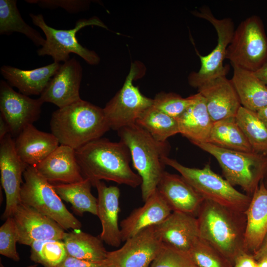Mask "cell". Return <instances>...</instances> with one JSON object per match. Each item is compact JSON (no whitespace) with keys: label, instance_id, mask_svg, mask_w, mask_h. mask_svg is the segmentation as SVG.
<instances>
[{"label":"cell","instance_id":"cell-1","mask_svg":"<svg viewBox=\"0 0 267 267\" xmlns=\"http://www.w3.org/2000/svg\"><path fill=\"white\" fill-rule=\"evenodd\" d=\"M76 159L85 178L92 186L101 180L112 181L133 188L142 180L130 166V151L122 141L100 138L75 150Z\"/></svg>","mask_w":267,"mask_h":267},{"label":"cell","instance_id":"cell-2","mask_svg":"<svg viewBox=\"0 0 267 267\" xmlns=\"http://www.w3.org/2000/svg\"><path fill=\"white\" fill-rule=\"evenodd\" d=\"M199 236L218 251L232 265L245 251V212L236 211L204 199L196 216Z\"/></svg>","mask_w":267,"mask_h":267},{"label":"cell","instance_id":"cell-3","mask_svg":"<svg viewBox=\"0 0 267 267\" xmlns=\"http://www.w3.org/2000/svg\"><path fill=\"white\" fill-rule=\"evenodd\" d=\"M50 127L60 145L75 150L110 129L103 108L82 99L53 112Z\"/></svg>","mask_w":267,"mask_h":267},{"label":"cell","instance_id":"cell-4","mask_svg":"<svg viewBox=\"0 0 267 267\" xmlns=\"http://www.w3.org/2000/svg\"><path fill=\"white\" fill-rule=\"evenodd\" d=\"M117 132L120 141L128 147L134 167L141 178V197L145 202L157 190L165 172L163 158L168 157L170 145L167 141L156 140L136 124Z\"/></svg>","mask_w":267,"mask_h":267},{"label":"cell","instance_id":"cell-5","mask_svg":"<svg viewBox=\"0 0 267 267\" xmlns=\"http://www.w3.org/2000/svg\"><path fill=\"white\" fill-rule=\"evenodd\" d=\"M194 145L214 157L225 179L233 186H240L251 197L267 176V155L228 149L209 142Z\"/></svg>","mask_w":267,"mask_h":267},{"label":"cell","instance_id":"cell-6","mask_svg":"<svg viewBox=\"0 0 267 267\" xmlns=\"http://www.w3.org/2000/svg\"><path fill=\"white\" fill-rule=\"evenodd\" d=\"M163 161L179 173L204 199L238 211L245 212L247 209L251 197L236 190L213 171L209 164L199 169L186 167L168 157H165Z\"/></svg>","mask_w":267,"mask_h":267},{"label":"cell","instance_id":"cell-7","mask_svg":"<svg viewBox=\"0 0 267 267\" xmlns=\"http://www.w3.org/2000/svg\"><path fill=\"white\" fill-rule=\"evenodd\" d=\"M29 16L33 23L39 27L45 36L44 45L37 50L39 56L48 55L52 57L54 62L64 63L70 59V54L74 53L90 65L98 64L100 58L98 54L83 46L76 37L77 32L86 26H97L107 29L98 17L79 19L72 29H56L46 23L42 14L30 13Z\"/></svg>","mask_w":267,"mask_h":267},{"label":"cell","instance_id":"cell-8","mask_svg":"<svg viewBox=\"0 0 267 267\" xmlns=\"http://www.w3.org/2000/svg\"><path fill=\"white\" fill-rule=\"evenodd\" d=\"M20 192L21 203L56 222L63 229L79 230L81 222L67 209L52 184L35 166H28L23 174Z\"/></svg>","mask_w":267,"mask_h":267},{"label":"cell","instance_id":"cell-9","mask_svg":"<svg viewBox=\"0 0 267 267\" xmlns=\"http://www.w3.org/2000/svg\"><path fill=\"white\" fill-rule=\"evenodd\" d=\"M225 59L232 66L253 72L267 62V36L259 16L252 15L240 23L227 48Z\"/></svg>","mask_w":267,"mask_h":267},{"label":"cell","instance_id":"cell-10","mask_svg":"<svg viewBox=\"0 0 267 267\" xmlns=\"http://www.w3.org/2000/svg\"><path fill=\"white\" fill-rule=\"evenodd\" d=\"M193 14L210 22L215 28L218 36L216 46L205 56L199 54L200 68L197 72L190 73L188 78L189 85L198 88L210 80L225 76L227 69L223 65V61L235 29L231 18L218 19L206 6L202 7L199 11H194Z\"/></svg>","mask_w":267,"mask_h":267},{"label":"cell","instance_id":"cell-11","mask_svg":"<svg viewBox=\"0 0 267 267\" xmlns=\"http://www.w3.org/2000/svg\"><path fill=\"white\" fill-rule=\"evenodd\" d=\"M136 69L132 64L122 88L103 108L110 129L118 131L136 124L142 114L153 105V99L143 95L133 84Z\"/></svg>","mask_w":267,"mask_h":267},{"label":"cell","instance_id":"cell-12","mask_svg":"<svg viewBox=\"0 0 267 267\" xmlns=\"http://www.w3.org/2000/svg\"><path fill=\"white\" fill-rule=\"evenodd\" d=\"M28 166L17 154L14 140L8 134L0 141V181L6 198L3 219L12 217L21 203L22 176Z\"/></svg>","mask_w":267,"mask_h":267},{"label":"cell","instance_id":"cell-13","mask_svg":"<svg viewBox=\"0 0 267 267\" xmlns=\"http://www.w3.org/2000/svg\"><path fill=\"white\" fill-rule=\"evenodd\" d=\"M43 102L18 92L6 81H0V115L7 124L10 134L18 135L40 117Z\"/></svg>","mask_w":267,"mask_h":267},{"label":"cell","instance_id":"cell-14","mask_svg":"<svg viewBox=\"0 0 267 267\" xmlns=\"http://www.w3.org/2000/svg\"><path fill=\"white\" fill-rule=\"evenodd\" d=\"M125 242L120 249L108 252L107 263L116 267H149L163 243L155 225L145 228Z\"/></svg>","mask_w":267,"mask_h":267},{"label":"cell","instance_id":"cell-15","mask_svg":"<svg viewBox=\"0 0 267 267\" xmlns=\"http://www.w3.org/2000/svg\"><path fill=\"white\" fill-rule=\"evenodd\" d=\"M82 78V67L73 57L61 64L40 95L43 102L54 104L58 108L68 106L81 99L80 88Z\"/></svg>","mask_w":267,"mask_h":267},{"label":"cell","instance_id":"cell-16","mask_svg":"<svg viewBox=\"0 0 267 267\" xmlns=\"http://www.w3.org/2000/svg\"><path fill=\"white\" fill-rule=\"evenodd\" d=\"M18 234V243L31 246L34 242L63 240L66 232L56 222L35 209L20 203L12 217Z\"/></svg>","mask_w":267,"mask_h":267},{"label":"cell","instance_id":"cell-17","mask_svg":"<svg viewBox=\"0 0 267 267\" xmlns=\"http://www.w3.org/2000/svg\"><path fill=\"white\" fill-rule=\"evenodd\" d=\"M197 89L213 122L236 117L241 105L231 80L226 76L210 80Z\"/></svg>","mask_w":267,"mask_h":267},{"label":"cell","instance_id":"cell-18","mask_svg":"<svg viewBox=\"0 0 267 267\" xmlns=\"http://www.w3.org/2000/svg\"><path fill=\"white\" fill-rule=\"evenodd\" d=\"M155 229L163 243L187 253L200 237L197 217L180 212L173 211Z\"/></svg>","mask_w":267,"mask_h":267},{"label":"cell","instance_id":"cell-19","mask_svg":"<svg viewBox=\"0 0 267 267\" xmlns=\"http://www.w3.org/2000/svg\"><path fill=\"white\" fill-rule=\"evenodd\" d=\"M94 186L98 193L97 216L102 226L99 238L107 245L118 247L122 242L118 224L120 189L116 186H107L101 181Z\"/></svg>","mask_w":267,"mask_h":267},{"label":"cell","instance_id":"cell-20","mask_svg":"<svg viewBox=\"0 0 267 267\" xmlns=\"http://www.w3.org/2000/svg\"><path fill=\"white\" fill-rule=\"evenodd\" d=\"M157 190L172 211L197 216L204 199L180 175L165 171Z\"/></svg>","mask_w":267,"mask_h":267},{"label":"cell","instance_id":"cell-21","mask_svg":"<svg viewBox=\"0 0 267 267\" xmlns=\"http://www.w3.org/2000/svg\"><path fill=\"white\" fill-rule=\"evenodd\" d=\"M35 167L51 184L72 183L85 178L76 159L75 150L66 145H60Z\"/></svg>","mask_w":267,"mask_h":267},{"label":"cell","instance_id":"cell-22","mask_svg":"<svg viewBox=\"0 0 267 267\" xmlns=\"http://www.w3.org/2000/svg\"><path fill=\"white\" fill-rule=\"evenodd\" d=\"M120 222L122 242L163 221L173 211L157 190Z\"/></svg>","mask_w":267,"mask_h":267},{"label":"cell","instance_id":"cell-23","mask_svg":"<svg viewBox=\"0 0 267 267\" xmlns=\"http://www.w3.org/2000/svg\"><path fill=\"white\" fill-rule=\"evenodd\" d=\"M14 142L19 157L32 166L43 161L59 146L58 139L51 133L41 131L33 125L26 127Z\"/></svg>","mask_w":267,"mask_h":267},{"label":"cell","instance_id":"cell-24","mask_svg":"<svg viewBox=\"0 0 267 267\" xmlns=\"http://www.w3.org/2000/svg\"><path fill=\"white\" fill-rule=\"evenodd\" d=\"M245 251L253 255L267 233V188L262 180L245 212Z\"/></svg>","mask_w":267,"mask_h":267},{"label":"cell","instance_id":"cell-25","mask_svg":"<svg viewBox=\"0 0 267 267\" xmlns=\"http://www.w3.org/2000/svg\"><path fill=\"white\" fill-rule=\"evenodd\" d=\"M60 65L59 63L53 62L32 70L3 65L0 72L6 82L18 89L20 93L28 96L41 95Z\"/></svg>","mask_w":267,"mask_h":267},{"label":"cell","instance_id":"cell-26","mask_svg":"<svg viewBox=\"0 0 267 267\" xmlns=\"http://www.w3.org/2000/svg\"><path fill=\"white\" fill-rule=\"evenodd\" d=\"M177 120L179 134L193 144L209 142L214 122L199 93H196L194 101Z\"/></svg>","mask_w":267,"mask_h":267},{"label":"cell","instance_id":"cell-27","mask_svg":"<svg viewBox=\"0 0 267 267\" xmlns=\"http://www.w3.org/2000/svg\"><path fill=\"white\" fill-rule=\"evenodd\" d=\"M232 66L233 72L230 80L241 106L255 112L267 107V86L253 72Z\"/></svg>","mask_w":267,"mask_h":267},{"label":"cell","instance_id":"cell-28","mask_svg":"<svg viewBox=\"0 0 267 267\" xmlns=\"http://www.w3.org/2000/svg\"><path fill=\"white\" fill-rule=\"evenodd\" d=\"M68 255L91 262H103L108 251L99 237L78 231L66 233L63 240Z\"/></svg>","mask_w":267,"mask_h":267},{"label":"cell","instance_id":"cell-29","mask_svg":"<svg viewBox=\"0 0 267 267\" xmlns=\"http://www.w3.org/2000/svg\"><path fill=\"white\" fill-rule=\"evenodd\" d=\"M60 198L71 205L74 211L81 216L89 212L97 216V198L91 192L90 181L84 178L82 181L72 183L52 184Z\"/></svg>","mask_w":267,"mask_h":267},{"label":"cell","instance_id":"cell-30","mask_svg":"<svg viewBox=\"0 0 267 267\" xmlns=\"http://www.w3.org/2000/svg\"><path fill=\"white\" fill-rule=\"evenodd\" d=\"M208 142L228 149L253 152L235 117L214 122Z\"/></svg>","mask_w":267,"mask_h":267},{"label":"cell","instance_id":"cell-31","mask_svg":"<svg viewBox=\"0 0 267 267\" xmlns=\"http://www.w3.org/2000/svg\"><path fill=\"white\" fill-rule=\"evenodd\" d=\"M18 32L24 35L36 46H43L44 39L40 33L25 22L17 6L16 0H0V34Z\"/></svg>","mask_w":267,"mask_h":267},{"label":"cell","instance_id":"cell-32","mask_svg":"<svg viewBox=\"0 0 267 267\" xmlns=\"http://www.w3.org/2000/svg\"><path fill=\"white\" fill-rule=\"evenodd\" d=\"M235 118L253 152L267 155V127L257 112L241 106Z\"/></svg>","mask_w":267,"mask_h":267},{"label":"cell","instance_id":"cell-33","mask_svg":"<svg viewBox=\"0 0 267 267\" xmlns=\"http://www.w3.org/2000/svg\"><path fill=\"white\" fill-rule=\"evenodd\" d=\"M136 124L160 142H165L169 137L179 134L177 119L157 110L153 106L142 114Z\"/></svg>","mask_w":267,"mask_h":267},{"label":"cell","instance_id":"cell-34","mask_svg":"<svg viewBox=\"0 0 267 267\" xmlns=\"http://www.w3.org/2000/svg\"><path fill=\"white\" fill-rule=\"evenodd\" d=\"M30 258L44 267H54L61 263L67 256L63 240L47 239L38 241L31 246Z\"/></svg>","mask_w":267,"mask_h":267},{"label":"cell","instance_id":"cell-35","mask_svg":"<svg viewBox=\"0 0 267 267\" xmlns=\"http://www.w3.org/2000/svg\"><path fill=\"white\" fill-rule=\"evenodd\" d=\"M188 253L196 267H232L219 251L200 237Z\"/></svg>","mask_w":267,"mask_h":267},{"label":"cell","instance_id":"cell-36","mask_svg":"<svg viewBox=\"0 0 267 267\" xmlns=\"http://www.w3.org/2000/svg\"><path fill=\"white\" fill-rule=\"evenodd\" d=\"M196 94L186 98L173 92H160L153 99V107L177 119L194 101Z\"/></svg>","mask_w":267,"mask_h":267},{"label":"cell","instance_id":"cell-37","mask_svg":"<svg viewBox=\"0 0 267 267\" xmlns=\"http://www.w3.org/2000/svg\"><path fill=\"white\" fill-rule=\"evenodd\" d=\"M192 261L187 252L169 245L162 243L158 254L150 267H193Z\"/></svg>","mask_w":267,"mask_h":267},{"label":"cell","instance_id":"cell-38","mask_svg":"<svg viewBox=\"0 0 267 267\" xmlns=\"http://www.w3.org/2000/svg\"><path fill=\"white\" fill-rule=\"evenodd\" d=\"M18 239L14 220L13 217L8 218L0 227V254L15 262L19 261L16 247Z\"/></svg>","mask_w":267,"mask_h":267},{"label":"cell","instance_id":"cell-39","mask_svg":"<svg viewBox=\"0 0 267 267\" xmlns=\"http://www.w3.org/2000/svg\"><path fill=\"white\" fill-rule=\"evenodd\" d=\"M29 3L37 4L47 8L61 7L70 13H77L85 10L89 1L81 0H26Z\"/></svg>","mask_w":267,"mask_h":267},{"label":"cell","instance_id":"cell-40","mask_svg":"<svg viewBox=\"0 0 267 267\" xmlns=\"http://www.w3.org/2000/svg\"><path fill=\"white\" fill-rule=\"evenodd\" d=\"M107 263L106 260L103 262H91L67 255L61 263L54 267H102Z\"/></svg>","mask_w":267,"mask_h":267},{"label":"cell","instance_id":"cell-41","mask_svg":"<svg viewBox=\"0 0 267 267\" xmlns=\"http://www.w3.org/2000/svg\"><path fill=\"white\" fill-rule=\"evenodd\" d=\"M232 267H257V262L252 254L244 252L236 258Z\"/></svg>","mask_w":267,"mask_h":267},{"label":"cell","instance_id":"cell-42","mask_svg":"<svg viewBox=\"0 0 267 267\" xmlns=\"http://www.w3.org/2000/svg\"><path fill=\"white\" fill-rule=\"evenodd\" d=\"M257 262L264 258H267V233L264 237L259 249L253 255Z\"/></svg>","mask_w":267,"mask_h":267},{"label":"cell","instance_id":"cell-43","mask_svg":"<svg viewBox=\"0 0 267 267\" xmlns=\"http://www.w3.org/2000/svg\"><path fill=\"white\" fill-rule=\"evenodd\" d=\"M254 73L267 86V62Z\"/></svg>","mask_w":267,"mask_h":267},{"label":"cell","instance_id":"cell-44","mask_svg":"<svg viewBox=\"0 0 267 267\" xmlns=\"http://www.w3.org/2000/svg\"><path fill=\"white\" fill-rule=\"evenodd\" d=\"M8 134H10L9 127L5 121L0 115V141Z\"/></svg>","mask_w":267,"mask_h":267},{"label":"cell","instance_id":"cell-45","mask_svg":"<svg viewBox=\"0 0 267 267\" xmlns=\"http://www.w3.org/2000/svg\"><path fill=\"white\" fill-rule=\"evenodd\" d=\"M257 113L260 119L267 127V107L259 110Z\"/></svg>","mask_w":267,"mask_h":267},{"label":"cell","instance_id":"cell-46","mask_svg":"<svg viewBox=\"0 0 267 267\" xmlns=\"http://www.w3.org/2000/svg\"><path fill=\"white\" fill-rule=\"evenodd\" d=\"M257 267H267V258H264L258 261Z\"/></svg>","mask_w":267,"mask_h":267},{"label":"cell","instance_id":"cell-47","mask_svg":"<svg viewBox=\"0 0 267 267\" xmlns=\"http://www.w3.org/2000/svg\"><path fill=\"white\" fill-rule=\"evenodd\" d=\"M0 267H5L3 264L1 263V261L0 260ZM26 267H38V265L37 264H34V265H29Z\"/></svg>","mask_w":267,"mask_h":267},{"label":"cell","instance_id":"cell-48","mask_svg":"<svg viewBox=\"0 0 267 267\" xmlns=\"http://www.w3.org/2000/svg\"><path fill=\"white\" fill-rule=\"evenodd\" d=\"M102 267H116L112 264L107 263Z\"/></svg>","mask_w":267,"mask_h":267},{"label":"cell","instance_id":"cell-49","mask_svg":"<svg viewBox=\"0 0 267 267\" xmlns=\"http://www.w3.org/2000/svg\"><path fill=\"white\" fill-rule=\"evenodd\" d=\"M265 186L267 188V178L266 181H264Z\"/></svg>","mask_w":267,"mask_h":267},{"label":"cell","instance_id":"cell-50","mask_svg":"<svg viewBox=\"0 0 267 267\" xmlns=\"http://www.w3.org/2000/svg\"><path fill=\"white\" fill-rule=\"evenodd\" d=\"M193 267H195V266H194Z\"/></svg>","mask_w":267,"mask_h":267}]
</instances>
